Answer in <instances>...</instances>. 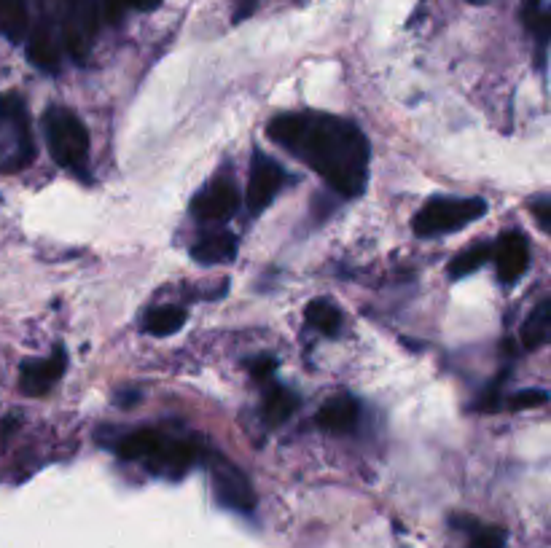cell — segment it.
I'll return each mask as SVG.
<instances>
[{
  "mask_svg": "<svg viewBox=\"0 0 551 548\" xmlns=\"http://www.w3.org/2000/svg\"><path fill=\"white\" fill-rule=\"evenodd\" d=\"M269 140L315 170L334 194L361 197L369 180V140L358 124L331 113H283L269 121Z\"/></svg>",
  "mask_w": 551,
  "mask_h": 548,
  "instance_id": "1",
  "label": "cell"
},
{
  "mask_svg": "<svg viewBox=\"0 0 551 548\" xmlns=\"http://www.w3.org/2000/svg\"><path fill=\"white\" fill-rule=\"evenodd\" d=\"M44 135L54 162L65 167L68 172H73V175L87 178L89 132L84 127V121L78 119L73 111H68V108L52 105L44 113Z\"/></svg>",
  "mask_w": 551,
  "mask_h": 548,
  "instance_id": "2",
  "label": "cell"
},
{
  "mask_svg": "<svg viewBox=\"0 0 551 548\" xmlns=\"http://www.w3.org/2000/svg\"><path fill=\"white\" fill-rule=\"evenodd\" d=\"M35 159V140L25 100L17 92L0 95V172H19Z\"/></svg>",
  "mask_w": 551,
  "mask_h": 548,
  "instance_id": "3",
  "label": "cell"
},
{
  "mask_svg": "<svg viewBox=\"0 0 551 548\" xmlns=\"http://www.w3.org/2000/svg\"><path fill=\"white\" fill-rule=\"evenodd\" d=\"M487 202L479 197L452 199L436 197L417 210L412 218V229L417 237H436V234H452L468 223L479 221L487 215Z\"/></svg>",
  "mask_w": 551,
  "mask_h": 548,
  "instance_id": "4",
  "label": "cell"
},
{
  "mask_svg": "<svg viewBox=\"0 0 551 548\" xmlns=\"http://www.w3.org/2000/svg\"><path fill=\"white\" fill-rule=\"evenodd\" d=\"M205 463L218 503L229 511H237V514H253L256 511V492H253L248 476L216 449H207Z\"/></svg>",
  "mask_w": 551,
  "mask_h": 548,
  "instance_id": "5",
  "label": "cell"
},
{
  "mask_svg": "<svg viewBox=\"0 0 551 548\" xmlns=\"http://www.w3.org/2000/svg\"><path fill=\"white\" fill-rule=\"evenodd\" d=\"M100 25V6L97 0H65L62 11V46L76 62H87L89 49L95 43Z\"/></svg>",
  "mask_w": 551,
  "mask_h": 548,
  "instance_id": "6",
  "label": "cell"
},
{
  "mask_svg": "<svg viewBox=\"0 0 551 548\" xmlns=\"http://www.w3.org/2000/svg\"><path fill=\"white\" fill-rule=\"evenodd\" d=\"M288 180L285 170L280 164L267 156L264 151L253 154V164H250V178H248V207L250 213H264L275 197L283 189V183Z\"/></svg>",
  "mask_w": 551,
  "mask_h": 548,
  "instance_id": "7",
  "label": "cell"
},
{
  "mask_svg": "<svg viewBox=\"0 0 551 548\" xmlns=\"http://www.w3.org/2000/svg\"><path fill=\"white\" fill-rule=\"evenodd\" d=\"M237 205H240V191H237L229 175H221V178L210 180L205 189L194 197L191 215L202 223H221L226 218H232Z\"/></svg>",
  "mask_w": 551,
  "mask_h": 548,
  "instance_id": "8",
  "label": "cell"
},
{
  "mask_svg": "<svg viewBox=\"0 0 551 548\" xmlns=\"http://www.w3.org/2000/svg\"><path fill=\"white\" fill-rule=\"evenodd\" d=\"M199 457H202V449L189 438H178V441L162 438V444L156 446V452L148 457V471L164 476V479L178 481L194 468Z\"/></svg>",
  "mask_w": 551,
  "mask_h": 548,
  "instance_id": "9",
  "label": "cell"
},
{
  "mask_svg": "<svg viewBox=\"0 0 551 548\" xmlns=\"http://www.w3.org/2000/svg\"><path fill=\"white\" fill-rule=\"evenodd\" d=\"M68 369V352L65 347H54L46 360H27L19 371V387L25 395H46L62 379Z\"/></svg>",
  "mask_w": 551,
  "mask_h": 548,
  "instance_id": "10",
  "label": "cell"
},
{
  "mask_svg": "<svg viewBox=\"0 0 551 548\" xmlns=\"http://www.w3.org/2000/svg\"><path fill=\"white\" fill-rule=\"evenodd\" d=\"M495 269H498V280L503 285L517 283L519 277L525 274L527 264H530V245H527L525 234L522 232H506L498 240L495 250Z\"/></svg>",
  "mask_w": 551,
  "mask_h": 548,
  "instance_id": "11",
  "label": "cell"
},
{
  "mask_svg": "<svg viewBox=\"0 0 551 548\" xmlns=\"http://www.w3.org/2000/svg\"><path fill=\"white\" fill-rule=\"evenodd\" d=\"M27 57L35 68L46 70V73H57L62 65V46L57 38V25L52 19H41L30 33L27 41Z\"/></svg>",
  "mask_w": 551,
  "mask_h": 548,
  "instance_id": "12",
  "label": "cell"
},
{
  "mask_svg": "<svg viewBox=\"0 0 551 548\" xmlns=\"http://www.w3.org/2000/svg\"><path fill=\"white\" fill-rule=\"evenodd\" d=\"M358 414H361V406L353 395H336L323 403L315 422L328 433H350L358 425Z\"/></svg>",
  "mask_w": 551,
  "mask_h": 548,
  "instance_id": "13",
  "label": "cell"
},
{
  "mask_svg": "<svg viewBox=\"0 0 551 548\" xmlns=\"http://www.w3.org/2000/svg\"><path fill=\"white\" fill-rule=\"evenodd\" d=\"M234 256H237V237L232 232L205 234L191 248V258L202 266L229 264V261H234Z\"/></svg>",
  "mask_w": 551,
  "mask_h": 548,
  "instance_id": "14",
  "label": "cell"
},
{
  "mask_svg": "<svg viewBox=\"0 0 551 548\" xmlns=\"http://www.w3.org/2000/svg\"><path fill=\"white\" fill-rule=\"evenodd\" d=\"M522 22H525L527 33L533 35L538 43V68H546V49H549L551 33V14L549 0H525L522 6Z\"/></svg>",
  "mask_w": 551,
  "mask_h": 548,
  "instance_id": "15",
  "label": "cell"
},
{
  "mask_svg": "<svg viewBox=\"0 0 551 548\" xmlns=\"http://www.w3.org/2000/svg\"><path fill=\"white\" fill-rule=\"evenodd\" d=\"M162 433L154 428L132 430L127 436H119L113 441V452L119 454L121 460H148L156 452V446L162 444Z\"/></svg>",
  "mask_w": 551,
  "mask_h": 548,
  "instance_id": "16",
  "label": "cell"
},
{
  "mask_svg": "<svg viewBox=\"0 0 551 548\" xmlns=\"http://www.w3.org/2000/svg\"><path fill=\"white\" fill-rule=\"evenodd\" d=\"M30 30V11L27 0H0V35H6L11 43L25 41Z\"/></svg>",
  "mask_w": 551,
  "mask_h": 548,
  "instance_id": "17",
  "label": "cell"
},
{
  "mask_svg": "<svg viewBox=\"0 0 551 548\" xmlns=\"http://www.w3.org/2000/svg\"><path fill=\"white\" fill-rule=\"evenodd\" d=\"M299 409V395L288 390V387H272L264 398V409H261V417L267 422L269 428H277L283 425L285 420H291L293 411Z\"/></svg>",
  "mask_w": 551,
  "mask_h": 548,
  "instance_id": "18",
  "label": "cell"
},
{
  "mask_svg": "<svg viewBox=\"0 0 551 548\" xmlns=\"http://www.w3.org/2000/svg\"><path fill=\"white\" fill-rule=\"evenodd\" d=\"M549 331H551V301L543 299L538 307L530 312V317L525 320V326H522V347L525 350H538L543 344L549 342Z\"/></svg>",
  "mask_w": 551,
  "mask_h": 548,
  "instance_id": "19",
  "label": "cell"
},
{
  "mask_svg": "<svg viewBox=\"0 0 551 548\" xmlns=\"http://www.w3.org/2000/svg\"><path fill=\"white\" fill-rule=\"evenodd\" d=\"M452 524L471 535V548H506V530L479 524L471 516H452Z\"/></svg>",
  "mask_w": 551,
  "mask_h": 548,
  "instance_id": "20",
  "label": "cell"
},
{
  "mask_svg": "<svg viewBox=\"0 0 551 548\" xmlns=\"http://www.w3.org/2000/svg\"><path fill=\"white\" fill-rule=\"evenodd\" d=\"M146 331L154 336H170L178 334L183 326H186V309L173 307V304H164V307H156L151 312H146Z\"/></svg>",
  "mask_w": 551,
  "mask_h": 548,
  "instance_id": "21",
  "label": "cell"
},
{
  "mask_svg": "<svg viewBox=\"0 0 551 548\" xmlns=\"http://www.w3.org/2000/svg\"><path fill=\"white\" fill-rule=\"evenodd\" d=\"M304 317H307V323H310L315 331L326 336H336L339 334V328H342V312L326 299H315L307 304L304 309Z\"/></svg>",
  "mask_w": 551,
  "mask_h": 548,
  "instance_id": "22",
  "label": "cell"
},
{
  "mask_svg": "<svg viewBox=\"0 0 551 548\" xmlns=\"http://www.w3.org/2000/svg\"><path fill=\"white\" fill-rule=\"evenodd\" d=\"M492 256V248L490 245H474V248L463 250V253H457L452 261H449V277L452 280H460V277H465V274L476 272L479 266H484L487 261H490Z\"/></svg>",
  "mask_w": 551,
  "mask_h": 548,
  "instance_id": "23",
  "label": "cell"
},
{
  "mask_svg": "<svg viewBox=\"0 0 551 548\" xmlns=\"http://www.w3.org/2000/svg\"><path fill=\"white\" fill-rule=\"evenodd\" d=\"M105 17L108 22H119L124 17V11H156L162 6V0H103Z\"/></svg>",
  "mask_w": 551,
  "mask_h": 548,
  "instance_id": "24",
  "label": "cell"
},
{
  "mask_svg": "<svg viewBox=\"0 0 551 548\" xmlns=\"http://www.w3.org/2000/svg\"><path fill=\"white\" fill-rule=\"evenodd\" d=\"M508 409L511 411H525V409H541L549 403V393L546 390H519L508 398Z\"/></svg>",
  "mask_w": 551,
  "mask_h": 548,
  "instance_id": "25",
  "label": "cell"
},
{
  "mask_svg": "<svg viewBox=\"0 0 551 548\" xmlns=\"http://www.w3.org/2000/svg\"><path fill=\"white\" fill-rule=\"evenodd\" d=\"M530 210H533L535 221H538V226H541L543 234L551 232V197H538L530 202Z\"/></svg>",
  "mask_w": 551,
  "mask_h": 548,
  "instance_id": "26",
  "label": "cell"
},
{
  "mask_svg": "<svg viewBox=\"0 0 551 548\" xmlns=\"http://www.w3.org/2000/svg\"><path fill=\"white\" fill-rule=\"evenodd\" d=\"M277 369V363L272 355H261V358L250 360L248 363V371L253 374V379H259V382H264V379L272 377V371Z\"/></svg>",
  "mask_w": 551,
  "mask_h": 548,
  "instance_id": "27",
  "label": "cell"
},
{
  "mask_svg": "<svg viewBox=\"0 0 551 548\" xmlns=\"http://www.w3.org/2000/svg\"><path fill=\"white\" fill-rule=\"evenodd\" d=\"M259 6V0H237V11H234V22H242V19H248L253 11Z\"/></svg>",
  "mask_w": 551,
  "mask_h": 548,
  "instance_id": "28",
  "label": "cell"
},
{
  "mask_svg": "<svg viewBox=\"0 0 551 548\" xmlns=\"http://www.w3.org/2000/svg\"><path fill=\"white\" fill-rule=\"evenodd\" d=\"M140 401V393L138 390H124V393H116V406H135V403Z\"/></svg>",
  "mask_w": 551,
  "mask_h": 548,
  "instance_id": "29",
  "label": "cell"
},
{
  "mask_svg": "<svg viewBox=\"0 0 551 548\" xmlns=\"http://www.w3.org/2000/svg\"><path fill=\"white\" fill-rule=\"evenodd\" d=\"M468 3H474V6H482V3H487V0H468Z\"/></svg>",
  "mask_w": 551,
  "mask_h": 548,
  "instance_id": "30",
  "label": "cell"
}]
</instances>
